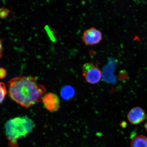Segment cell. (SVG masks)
<instances>
[{
    "mask_svg": "<svg viewBox=\"0 0 147 147\" xmlns=\"http://www.w3.org/2000/svg\"><path fill=\"white\" fill-rule=\"evenodd\" d=\"M7 93V90L5 84L3 82H0V104L5 100Z\"/></svg>",
    "mask_w": 147,
    "mask_h": 147,
    "instance_id": "9",
    "label": "cell"
},
{
    "mask_svg": "<svg viewBox=\"0 0 147 147\" xmlns=\"http://www.w3.org/2000/svg\"><path fill=\"white\" fill-rule=\"evenodd\" d=\"M75 92L74 89L70 86H65L62 88L60 92L61 96L65 100H68L74 96Z\"/></svg>",
    "mask_w": 147,
    "mask_h": 147,
    "instance_id": "8",
    "label": "cell"
},
{
    "mask_svg": "<svg viewBox=\"0 0 147 147\" xmlns=\"http://www.w3.org/2000/svg\"><path fill=\"white\" fill-rule=\"evenodd\" d=\"M7 88L11 100L26 108L42 102L46 94L45 87L32 77H17L11 79L7 83Z\"/></svg>",
    "mask_w": 147,
    "mask_h": 147,
    "instance_id": "1",
    "label": "cell"
},
{
    "mask_svg": "<svg viewBox=\"0 0 147 147\" xmlns=\"http://www.w3.org/2000/svg\"><path fill=\"white\" fill-rule=\"evenodd\" d=\"M3 49L2 42L1 40L0 39V58L2 56Z\"/></svg>",
    "mask_w": 147,
    "mask_h": 147,
    "instance_id": "11",
    "label": "cell"
},
{
    "mask_svg": "<svg viewBox=\"0 0 147 147\" xmlns=\"http://www.w3.org/2000/svg\"><path fill=\"white\" fill-rule=\"evenodd\" d=\"M144 127L147 131V122H146L144 124Z\"/></svg>",
    "mask_w": 147,
    "mask_h": 147,
    "instance_id": "12",
    "label": "cell"
},
{
    "mask_svg": "<svg viewBox=\"0 0 147 147\" xmlns=\"http://www.w3.org/2000/svg\"><path fill=\"white\" fill-rule=\"evenodd\" d=\"M34 126L32 119L25 116L7 121L5 126L9 147H18V140L32 132Z\"/></svg>",
    "mask_w": 147,
    "mask_h": 147,
    "instance_id": "2",
    "label": "cell"
},
{
    "mask_svg": "<svg viewBox=\"0 0 147 147\" xmlns=\"http://www.w3.org/2000/svg\"><path fill=\"white\" fill-rule=\"evenodd\" d=\"M82 74L86 81L91 84H95L100 81L102 73L94 64L91 63L84 64L82 67Z\"/></svg>",
    "mask_w": 147,
    "mask_h": 147,
    "instance_id": "3",
    "label": "cell"
},
{
    "mask_svg": "<svg viewBox=\"0 0 147 147\" xmlns=\"http://www.w3.org/2000/svg\"><path fill=\"white\" fill-rule=\"evenodd\" d=\"M42 102L45 109L50 112L57 111L60 108L59 97L54 93L46 94L42 98Z\"/></svg>",
    "mask_w": 147,
    "mask_h": 147,
    "instance_id": "5",
    "label": "cell"
},
{
    "mask_svg": "<svg viewBox=\"0 0 147 147\" xmlns=\"http://www.w3.org/2000/svg\"><path fill=\"white\" fill-rule=\"evenodd\" d=\"M7 72L6 70L3 68H0V79L4 78L6 77Z\"/></svg>",
    "mask_w": 147,
    "mask_h": 147,
    "instance_id": "10",
    "label": "cell"
},
{
    "mask_svg": "<svg viewBox=\"0 0 147 147\" xmlns=\"http://www.w3.org/2000/svg\"><path fill=\"white\" fill-rule=\"evenodd\" d=\"M102 39V32L94 27H92L84 31L82 36L83 42L87 45H97Z\"/></svg>",
    "mask_w": 147,
    "mask_h": 147,
    "instance_id": "4",
    "label": "cell"
},
{
    "mask_svg": "<svg viewBox=\"0 0 147 147\" xmlns=\"http://www.w3.org/2000/svg\"><path fill=\"white\" fill-rule=\"evenodd\" d=\"M130 147H147V138L142 135L134 138L130 143Z\"/></svg>",
    "mask_w": 147,
    "mask_h": 147,
    "instance_id": "7",
    "label": "cell"
},
{
    "mask_svg": "<svg viewBox=\"0 0 147 147\" xmlns=\"http://www.w3.org/2000/svg\"><path fill=\"white\" fill-rule=\"evenodd\" d=\"M146 118V114L144 110L139 107L132 108L128 114V120L134 125L140 124Z\"/></svg>",
    "mask_w": 147,
    "mask_h": 147,
    "instance_id": "6",
    "label": "cell"
}]
</instances>
